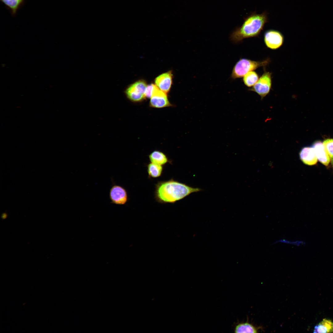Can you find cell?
<instances>
[{"label":"cell","instance_id":"cell-11","mask_svg":"<svg viewBox=\"0 0 333 333\" xmlns=\"http://www.w3.org/2000/svg\"><path fill=\"white\" fill-rule=\"evenodd\" d=\"M299 154L301 160L306 165H312L317 162L318 159L312 147H303L301 150Z\"/></svg>","mask_w":333,"mask_h":333},{"label":"cell","instance_id":"cell-21","mask_svg":"<svg viewBox=\"0 0 333 333\" xmlns=\"http://www.w3.org/2000/svg\"><path fill=\"white\" fill-rule=\"evenodd\" d=\"M7 214L6 213H3L2 214V216H1V217H2V219H6L7 218Z\"/></svg>","mask_w":333,"mask_h":333},{"label":"cell","instance_id":"cell-20","mask_svg":"<svg viewBox=\"0 0 333 333\" xmlns=\"http://www.w3.org/2000/svg\"><path fill=\"white\" fill-rule=\"evenodd\" d=\"M154 84H151L147 85L145 93L146 98H150L153 91Z\"/></svg>","mask_w":333,"mask_h":333},{"label":"cell","instance_id":"cell-13","mask_svg":"<svg viewBox=\"0 0 333 333\" xmlns=\"http://www.w3.org/2000/svg\"><path fill=\"white\" fill-rule=\"evenodd\" d=\"M262 327H257L248 321L245 323H239L235 327L234 332L237 333H257Z\"/></svg>","mask_w":333,"mask_h":333},{"label":"cell","instance_id":"cell-16","mask_svg":"<svg viewBox=\"0 0 333 333\" xmlns=\"http://www.w3.org/2000/svg\"><path fill=\"white\" fill-rule=\"evenodd\" d=\"M24 0H0L10 10L13 15H15L17 10L22 5Z\"/></svg>","mask_w":333,"mask_h":333},{"label":"cell","instance_id":"cell-15","mask_svg":"<svg viewBox=\"0 0 333 333\" xmlns=\"http://www.w3.org/2000/svg\"><path fill=\"white\" fill-rule=\"evenodd\" d=\"M163 171L162 165L151 162L147 165V171L149 178H157L160 177Z\"/></svg>","mask_w":333,"mask_h":333},{"label":"cell","instance_id":"cell-10","mask_svg":"<svg viewBox=\"0 0 333 333\" xmlns=\"http://www.w3.org/2000/svg\"><path fill=\"white\" fill-rule=\"evenodd\" d=\"M318 160L324 165L327 166L330 161V158L324 146L321 142L317 141L312 146Z\"/></svg>","mask_w":333,"mask_h":333},{"label":"cell","instance_id":"cell-6","mask_svg":"<svg viewBox=\"0 0 333 333\" xmlns=\"http://www.w3.org/2000/svg\"><path fill=\"white\" fill-rule=\"evenodd\" d=\"M109 196L111 203L116 205H124L128 200V195L126 189L114 183L109 190Z\"/></svg>","mask_w":333,"mask_h":333},{"label":"cell","instance_id":"cell-9","mask_svg":"<svg viewBox=\"0 0 333 333\" xmlns=\"http://www.w3.org/2000/svg\"><path fill=\"white\" fill-rule=\"evenodd\" d=\"M172 78L171 72L164 73L156 78L155 85L161 90L167 93L170 89L172 84Z\"/></svg>","mask_w":333,"mask_h":333},{"label":"cell","instance_id":"cell-2","mask_svg":"<svg viewBox=\"0 0 333 333\" xmlns=\"http://www.w3.org/2000/svg\"><path fill=\"white\" fill-rule=\"evenodd\" d=\"M268 22V14L266 11L261 14L253 13L245 18L242 25L232 33L230 39L237 43L245 38L258 36Z\"/></svg>","mask_w":333,"mask_h":333},{"label":"cell","instance_id":"cell-1","mask_svg":"<svg viewBox=\"0 0 333 333\" xmlns=\"http://www.w3.org/2000/svg\"><path fill=\"white\" fill-rule=\"evenodd\" d=\"M201 190L194 188L172 179L159 181L155 185V197L158 202L173 203L190 194Z\"/></svg>","mask_w":333,"mask_h":333},{"label":"cell","instance_id":"cell-7","mask_svg":"<svg viewBox=\"0 0 333 333\" xmlns=\"http://www.w3.org/2000/svg\"><path fill=\"white\" fill-rule=\"evenodd\" d=\"M284 40L283 34L278 31L269 30L265 32L264 35L265 43L268 48L275 50L282 45Z\"/></svg>","mask_w":333,"mask_h":333},{"label":"cell","instance_id":"cell-12","mask_svg":"<svg viewBox=\"0 0 333 333\" xmlns=\"http://www.w3.org/2000/svg\"><path fill=\"white\" fill-rule=\"evenodd\" d=\"M149 158L151 162L163 165L169 162L166 155L163 152L158 150H155L149 155Z\"/></svg>","mask_w":333,"mask_h":333},{"label":"cell","instance_id":"cell-3","mask_svg":"<svg viewBox=\"0 0 333 333\" xmlns=\"http://www.w3.org/2000/svg\"><path fill=\"white\" fill-rule=\"evenodd\" d=\"M267 59L261 61H256L245 58L240 59L234 67L231 75L233 79L244 77L248 72L260 67H265L270 62Z\"/></svg>","mask_w":333,"mask_h":333},{"label":"cell","instance_id":"cell-18","mask_svg":"<svg viewBox=\"0 0 333 333\" xmlns=\"http://www.w3.org/2000/svg\"><path fill=\"white\" fill-rule=\"evenodd\" d=\"M323 144L330 157L331 163L333 167V139H327L324 141Z\"/></svg>","mask_w":333,"mask_h":333},{"label":"cell","instance_id":"cell-4","mask_svg":"<svg viewBox=\"0 0 333 333\" xmlns=\"http://www.w3.org/2000/svg\"><path fill=\"white\" fill-rule=\"evenodd\" d=\"M147 86L145 81L138 80L128 86L125 91V93L131 101L140 102L146 98L145 93Z\"/></svg>","mask_w":333,"mask_h":333},{"label":"cell","instance_id":"cell-14","mask_svg":"<svg viewBox=\"0 0 333 333\" xmlns=\"http://www.w3.org/2000/svg\"><path fill=\"white\" fill-rule=\"evenodd\" d=\"M333 332V322L331 320L324 319L316 325L314 333H331Z\"/></svg>","mask_w":333,"mask_h":333},{"label":"cell","instance_id":"cell-17","mask_svg":"<svg viewBox=\"0 0 333 333\" xmlns=\"http://www.w3.org/2000/svg\"><path fill=\"white\" fill-rule=\"evenodd\" d=\"M259 78L258 74L254 71H251L247 73L244 76L243 81L246 86L251 87L256 83Z\"/></svg>","mask_w":333,"mask_h":333},{"label":"cell","instance_id":"cell-8","mask_svg":"<svg viewBox=\"0 0 333 333\" xmlns=\"http://www.w3.org/2000/svg\"><path fill=\"white\" fill-rule=\"evenodd\" d=\"M150 98V105L151 107L161 108L171 105L168 99L166 93L161 90L155 84L154 85Z\"/></svg>","mask_w":333,"mask_h":333},{"label":"cell","instance_id":"cell-19","mask_svg":"<svg viewBox=\"0 0 333 333\" xmlns=\"http://www.w3.org/2000/svg\"><path fill=\"white\" fill-rule=\"evenodd\" d=\"M278 243H282L286 244H290L295 245L297 246H300L304 245L305 244V242L302 240H296L295 241H290L285 239H282L276 241L273 244H275Z\"/></svg>","mask_w":333,"mask_h":333},{"label":"cell","instance_id":"cell-5","mask_svg":"<svg viewBox=\"0 0 333 333\" xmlns=\"http://www.w3.org/2000/svg\"><path fill=\"white\" fill-rule=\"evenodd\" d=\"M271 72L265 71L250 90L256 92L263 99L269 93L271 88Z\"/></svg>","mask_w":333,"mask_h":333}]
</instances>
